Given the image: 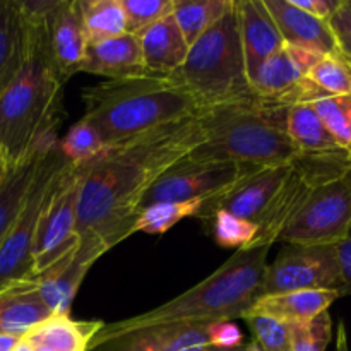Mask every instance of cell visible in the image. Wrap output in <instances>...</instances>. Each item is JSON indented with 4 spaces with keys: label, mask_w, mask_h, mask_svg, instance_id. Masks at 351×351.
I'll use <instances>...</instances> for the list:
<instances>
[{
    "label": "cell",
    "mask_w": 351,
    "mask_h": 351,
    "mask_svg": "<svg viewBox=\"0 0 351 351\" xmlns=\"http://www.w3.org/2000/svg\"><path fill=\"white\" fill-rule=\"evenodd\" d=\"M350 167L319 182L278 242L287 245H338L351 230Z\"/></svg>",
    "instance_id": "cell-8"
},
{
    "label": "cell",
    "mask_w": 351,
    "mask_h": 351,
    "mask_svg": "<svg viewBox=\"0 0 351 351\" xmlns=\"http://www.w3.org/2000/svg\"><path fill=\"white\" fill-rule=\"evenodd\" d=\"M237 0L232 9L191 48L173 77L204 110L256 99L240 41Z\"/></svg>",
    "instance_id": "cell-6"
},
{
    "label": "cell",
    "mask_w": 351,
    "mask_h": 351,
    "mask_svg": "<svg viewBox=\"0 0 351 351\" xmlns=\"http://www.w3.org/2000/svg\"><path fill=\"white\" fill-rule=\"evenodd\" d=\"M7 170H9V168L7 167H0V187H2V184H3V180H5V175H7Z\"/></svg>",
    "instance_id": "cell-45"
},
{
    "label": "cell",
    "mask_w": 351,
    "mask_h": 351,
    "mask_svg": "<svg viewBox=\"0 0 351 351\" xmlns=\"http://www.w3.org/2000/svg\"><path fill=\"white\" fill-rule=\"evenodd\" d=\"M336 38H338V43H339V51L343 53V57L346 58V60L351 64V38H346V36H339V34H336Z\"/></svg>",
    "instance_id": "cell-40"
},
{
    "label": "cell",
    "mask_w": 351,
    "mask_h": 351,
    "mask_svg": "<svg viewBox=\"0 0 351 351\" xmlns=\"http://www.w3.org/2000/svg\"><path fill=\"white\" fill-rule=\"evenodd\" d=\"M287 132L297 149L298 158H308V160L350 158L346 151L336 143L311 103H302L288 108Z\"/></svg>",
    "instance_id": "cell-19"
},
{
    "label": "cell",
    "mask_w": 351,
    "mask_h": 351,
    "mask_svg": "<svg viewBox=\"0 0 351 351\" xmlns=\"http://www.w3.org/2000/svg\"><path fill=\"white\" fill-rule=\"evenodd\" d=\"M209 346L215 348H235L243 343V335L233 322H213L208 328Z\"/></svg>",
    "instance_id": "cell-36"
},
{
    "label": "cell",
    "mask_w": 351,
    "mask_h": 351,
    "mask_svg": "<svg viewBox=\"0 0 351 351\" xmlns=\"http://www.w3.org/2000/svg\"><path fill=\"white\" fill-rule=\"evenodd\" d=\"M141 51L149 74L171 75L182 67L189 53V45L178 29L173 14L154 23L139 34Z\"/></svg>",
    "instance_id": "cell-20"
},
{
    "label": "cell",
    "mask_w": 351,
    "mask_h": 351,
    "mask_svg": "<svg viewBox=\"0 0 351 351\" xmlns=\"http://www.w3.org/2000/svg\"><path fill=\"white\" fill-rule=\"evenodd\" d=\"M291 351H326L332 338V321L329 311L304 322L288 324Z\"/></svg>",
    "instance_id": "cell-34"
},
{
    "label": "cell",
    "mask_w": 351,
    "mask_h": 351,
    "mask_svg": "<svg viewBox=\"0 0 351 351\" xmlns=\"http://www.w3.org/2000/svg\"><path fill=\"white\" fill-rule=\"evenodd\" d=\"M89 43L125 34V14L120 0H79Z\"/></svg>",
    "instance_id": "cell-27"
},
{
    "label": "cell",
    "mask_w": 351,
    "mask_h": 351,
    "mask_svg": "<svg viewBox=\"0 0 351 351\" xmlns=\"http://www.w3.org/2000/svg\"><path fill=\"white\" fill-rule=\"evenodd\" d=\"M243 321L249 326L254 345L259 351H291L290 329L287 322L257 312H247Z\"/></svg>",
    "instance_id": "cell-33"
},
{
    "label": "cell",
    "mask_w": 351,
    "mask_h": 351,
    "mask_svg": "<svg viewBox=\"0 0 351 351\" xmlns=\"http://www.w3.org/2000/svg\"><path fill=\"white\" fill-rule=\"evenodd\" d=\"M60 153L74 167H84L106 149L98 130L81 119L69 129L64 139L58 143Z\"/></svg>",
    "instance_id": "cell-31"
},
{
    "label": "cell",
    "mask_w": 351,
    "mask_h": 351,
    "mask_svg": "<svg viewBox=\"0 0 351 351\" xmlns=\"http://www.w3.org/2000/svg\"><path fill=\"white\" fill-rule=\"evenodd\" d=\"M307 79L324 96L350 95L351 64L341 51L322 55L307 72Z\"/></svg>",
    "instance_id": "cell-29"
},
{
    "label": "cell",
    "mask_w": 351,
    "mask_h": 351,
    "mask_svg": "<svg viewBox=\"0 0 351 351\" xmlns=\"http://www.w3.org/2000/svg\"><path fill=\"white\" fill-rule=\"evenodd\" d=\"M247 171L250 170L233 163L184 158L158 178L156 184L147 191L141 209L156 202L209 201L232 187Z\"/></svg>",
    "instance_id": "cell-11"
},
{
    "label": "cell",
    "mask_w": 351,
    "mask_h": 351,
    "mask_svg": "<svg viewBox=\"0 0 351 351\" xmlns=\"http://www.w3.org/2000/svg\"><path fill=\"white\" fill-rule=\"evenodd\" d=\"M81 168L65 161L55 175L40 213L33 249V278L79 243L77 201Z\"/></svg>",
    "instance_id": "cell-9"
},
{
    "label": "cell",
    "mask_w": 351,
    "mask_h": 351,
    "mask_svg": "<svg viewBox=\"0 0 351 351\" xmlns=\"http://www.w3.org/2000/svg\"><path fill=\"white\" fill-rule=\"evenodd\" d=\"M287 112L259 99L206 110L201 115L202 143L187 158L247 170L293 163L298 153L287 132Z\"/></svg>",
    "instance_id": "cell-5"
},
{
    "label": "cell",
    "mask_w": 351,
    "mask_h": 351,
    "mask_svg": "<svg viewBox=\"0 0 351 351\" xmlns=\"http://www.w3.org/2000/svg\"><path fill=\"white\" fill-rule=\"evenodd\" d=\"M55 143H57V136L47 137L34 147L33 153L23 163L7 170L5 180L0 187V243L3 242L5 235L16 223L29 194L41 160Z\"/></svg>",
    "instance_id": "cell-21"
},
{
    "label": "cell",
    "mask_w": 351,
    "mask_h": 351,
    "mask_svg": "<svg viewBox=\"0 0 351 351\" xmlns=\"http://www.w3.org/2000/svg\"><path fill=\"white\" fill-rule=\"evenodd\" d=\"M331 27L339 36L351 38V0H343L341 7L332 17Z\"/></svg>",
    "instance_id": "cell-39"
},
{
    "label": "cell",
    "mask_w": 351,
    "mask_h": 351,
    "mask_svg": "<svg viewBox=\"0 0 351 351\" xmlns=\"http://www.w3.org/2000/svg\"><path fill=\"white\" fill-rule=\"evenodd\" d=\"M65 161L57 141L41 160L26 202L0 243V297L33 281V249L38 219L51 182Z\"/></svg>",
    "instance_id": "cell-7"
},
{
    "label": "cell",
    "mask_w": 351,
    "mask_h": 351,
    "mask_svg": "<svg viewBox=\"0 0 351 351\" xmlns=\"http://www.w3.org/2000/svg\"><path fill=\"white\" fill-rule=\"evenodd\" d=\"M50 17L29 19L24 16L26 58L16 79L0 96V144L7 168L23 163L43 139L57 136L64 113V89L69 79L51 53Z\"/></svg>",
    "instance_id": "cell-2"
},
{
    "label": "cell",
    "mask_w": 351,
    "mask_h": 351,
    "mask_svg": "<svg viewBox=\"0 0 351 351\" xmlns=\"http://www.w3.org/2000/svg\"><path fill=\"white\" fill-rule=\"evenodd\" d=\"M338 351H350L348 338H346V329L343 322H339V329H338Z\"/></svg>",
    "instance_id": "cell-42"
},
{
    "label": "cell",
    "mask_w": 351,
    "mask_h": 351,
    "mask_svg": "<svg viewBox=\"0 0 351 351\" xmlns=\"http://www.w3.org/2000/svg\"><path fill=\"white\" fill-rule=\"evenodd\" d=\"M235 5L250 81L254 72L285 47V41L264 0H237Z\"/></svg>",
    "instance_id": "cell-15"
},
{
    "label": "cell",
    "mask_w": 351,
    "mask_h": 351,
    "mask_svg": "<svg viewBox=\"0 0 351 351\" xmlns=\"http://www.w3.org/2000/svg\"><path fill=\"white\" fill-rule=\"evenodd\" d=\"M202 223L213 233L215 242L225 249H245L256 242L257 233H259L256 223L239 218L228 211L213 213Z\"/></svg>",
    "instance_id": "cell-30"
},
{
    "label": "cell",
    "mask_w": 351,
    "mask_h": 351,
    "mask_svg": "<svg viewBox=\"0 0 351 351\" xmlns=\"http://www.w3.org/2000/svg\"><path fill=\"white\" fill-rule=\"evenodd\" d=\"M50 315L31 281L0 297V336L24 338Z\"/></svg>",
    "instance_id": "cell-25"
},
{
    "label": "cell",
    "mask_w": 351,
    "mask_h": 351,
    "mask_svg": "<svg viewBox=\"0 0 351 351\" xmlns=\"http://www.w3.org/2000/svg\"><path fill=\"white\" fill-rule=\"evenodd\" d=\"M7 167V163H5V156H3V149H2V144H0V167Z\"/></svg>",
    "instance_id": "cell-46"
},
{
    "label": "cell",
    "mask_w": 351,
    "mask_h": 351,
    "mask_svg": "<svg viewBox=\"0 0 351 351\" xmlns=\"http://www.w3.org/2000/svg\"><path fill=\"white\" fill-rule=\"evenodd\" d=\"M202 143L201 115L106 147L81 168L77 235L103 252L134 233L147 191Z\"/></svg>",
    "instance_id": "cell-1"
},
{
    "label": "cell",
    "mask_w": 351,
    "mask_h": 351,
    "mask_svg": "<svg viewBox=\"0 0 351 351\" xmlns=\"http://www.w3.org/2000/svg\"><path fill=\"white\" fill-rule=\"evenodd\" d=\"M273 16L285 45L304 48L315 53H338L339 43L331 23L317 19L295 7L290 0H264Z\"/></svg>",
    "instance_id": "cell-16"
},
{
    "label": "cell",
    "mask_w": 351,
    "mask_h": 351,
    "mask_svg": "<svg viewBox=\"0 0 351 351\" xmlns=\"http://www.w3.org/2000/svg\"><path fill=\"white\" fill-rule=\"evenodd\" d=\"M33 351H50V350L43 348V346H33Z\"/></svg>",
    "instance_id": "cell-47"
},
{
    "label": "cell",
    "mask_w": 351,
    "mask_h": 351,
    "mask_svg": "<svg viewBox=\"0 0 351 351\" xmlns=\"http://www.w3.org/2000/svg\"><path fill=\"white\" fill-rule=\"evenodd\" d=\"M50 47L58 69L67 79L79 72L89 47L79 0H58L48 21Z\"/></svg>",
    "instance_id": "cell-17"
},
{
    "label": "cell",
    "mask_w": 351,
    "mask_h": 351,
    "mask_svg": "<svg viewBox=\"0 0 351 351\" xmlns=\"http://www.w3.org/2000/svg\"><path fill=\"white\" fill-rule=\"evenodd\" d=\"M27 50V24L19 0H0V96L21 71Z\"/></svg>",
    "instance_id": "cell-23"
},
{
    "label": "cell",
    "mask_w": 351,
    "mask_h": 351,
    "mask_svg": "<svg viewBox=\"0 0 351 351\" xmlns=\"http://www.w3.org/2000/svg\"><path fill=\"white\" fill-rule=\"evenodd\" d=\"M341 293L335 290H304L281 295H263L249 312L269 315L281 322H304L329 311Z\"/></svg>",
    "instance_id": "cell-22"
},
{
    "label": "cell",
    "mask_w": 351,
    "mask_h": 351,
    "mask_svg": "<svg viewBox=\"0 0 351 351\" xmlns=\"http://www.w3.org/2000/svg\"><path fill=\"white\" fill-rule=\"evenodd\" d=\"M290 168L291 163L247 171L223 194L202 202L195 218L204 221L213 213L228 211L239 218L259 225L273 204Z\"/></svg>",
    "instance_id": "cell-12"
},
{
    "label": "cell",
    "mask_w": 351,
    "mask_h": 351,
    "mask_svg": "<svg viewBox=\"0 0 351 351\" xmlns=\"http://www.w3.org/2000/svg\"><path fill=\"white\" fill-rule=\"evenodd\" d=\"M175 0H120L125 14V31L139 36L143 31L173 12Z\"/></svg>",
    "instance_id": "cell-35"
},
{
    "label": "cell",
    "mask_w": 351,
    "mask_h": 351,
    "mask_svg": "<svg viewBox=\"0 0 351 351\" xmlns=\"http://www.w3.org/2000/svg\"><path fill=\"white\" fill-rule=\"evenodd\" d=\"M103 324L101 321H74L71 315H50L24 338L33 346L50 351H88Z\"/></svg>",
    "instance_id": "cell-24"
},
{
    "label": "cell",
    "mask_w": 351,
    "mask_h": 351,
    "mask_svg": "<svg viewBox=\"0 0 351 351\" xmlns=\"http://www.w3.org/2000/svg\"><path fill=\"white\" fill-rule=\"evenodd\" d=\"M206 351H259V350H257V346L254 345V341H249V343L243 341L242 345L235 346V348H215V346H209Z\"/></svg>",
    "instance_id": "cell-41"
},
{
    "label": "cell",
    "mask_w": 351,
    "mask_h": 351,
    "mask_svg": "<svg viewBox=\"0 0 351 351\" xmlns=\"http://www.w3.org/2000/svg\"><path fill=\"white\" fill-rule=\"evenodd\" d=\"M202 201L187 202H156L146 206L139 211L134 225V233H147V235H163L173 228L177 223L189 216L197 215Z\"/></svg>",
    "instance_id": "cell-28"
},
{
    "label": "cell",
    "mask_w": 351,
    "mask_h": 351,
    "mask_svg": "<svg viewBox=\"0 0 351 351\" xmlns=\"http://www.w3.org/2000/svg\"><path fill=\"white\" fill-rule=\"evenodd\" d=\"M312 106L351 160V93L317 99Z\"/></svg>",
    "instance_id": "cell-32"
},
{
    "label": "cell",
    "mask_w": 351,
    "mask_h": 351,
    "mask_svg": "<svg viewBox=\"0 0 351 351\" xmlns=\"http://www.w3.org/2000/svg\"><path fill=\"white\" fill-rule=\"evenodd\" d=\"M269 250L271 245L264 243L235 250L221 267L178 297L144 314L105 324L103 329L125 331L158 324H213L243 319L263 297Z\"/></svg>",
    "instance_id": "cell-4"
},
{
    "label": "cell",
    "mask_w": 351,
    "mask_h": 351,
    "mask_svg": "<svg viewBox=\"0 0 351 351\" xmlns=\"http://www.w3.org/2000/svg\"><path fill=\"white\" fill-rule=\"evenodd\" d=\"M235 0H175L173 19L189 47L211 29Z\"/></svg>",
    "instance_id": "cell-26"
},
{
    "label": "cell",
    "mask_w": 351,
    "mask_h": 351,
    "mask_svg": "<svg viewBox=\"0 0 351 351\" xmlns=\"http://www.w3.org/2000/svg\"><path fill=\"white\" fill-rule=\"evenodd\" d=\"M79 72L103 75L106 79H125L149 74L143 60L139 36L125 33L122 36L89 43Z\"/></svg>",
    "instance_id": "cell-18"
},
{
    "label": "cell",
    "mask_w": 351,
    "mask_h": 351,
    "mask_svg": "<svg viewBox=\"0 0 351 351\" xmlns=\"http://www.w3.org/2000/svg\"><path fill=\"white\" fill-rule=\"evenodd\" d=\"M99 247L79 243L60 261L33 278L34 288L51 315L71 314L72 302L93 264L103 256Z\"/></svg>",
    "instance_id": "cell-14"
},
{
    "label": "cell",
    "mask_w": 351,
    "mask_h": 351,
    "mask_svg": "<svg viewBox=\"0 0 351 351\" xmlns=\"http://www.w3.org/2000/svg\"><path fill=\"white\" fill-rule=\"evenodd\" d=\"M105 326V324H103ZM209 324H158L106 331L99 329L88 351H206Z\"/></svg>",
    "instance_id": "cell-13"
},
{
    "label": "cell",
    "mask_w": 351,
    "mask_h": 351,
    "mask_svg": "<svg viewBox=\"0 0 351 351\" xmlns=\"http://www.w3.org/2000/svg\"><path fill=\"white\" fill-rule=\"evenodd\" d=\"M348 175H350V178H351V165H350V170H348Z\"/></svg>",
    "instance_id": "cell-48"
},
{
    "label": "cell",
    "mask_w": 351,
    "mask_h": 351,
    "mask_svg": "<svg viewBox=\"0 0 351 351\" xmlns=\"http://www.w3.org/2000/svg\"><path fill=\"white\" fill-rule=\"evenodd\" d=\"M304 290L341 293L343 278L336 245H287L273 263H267L263 295Z\"/></svg>",
    "instance_id": "cell-10"
},
{
    "label": "cell",
    "mask_w": 351,
    "mask_h": 351,
    "mask_svg": "<svg viewBox=\"0 0 351 351\" xmlns=\"http://www.w3.org/2000/svg\"><path fill=\"white\" fill-rule=\"evenodd\" d=\"M336 252H338L339 269H341L343 278L341 293L345 297V295H351V230L346 239L336 245Z\"/></svg>",
    "instance_id": "cell-38"
},
{
    "label": "cell",
    "mask_w": 351,
    "mask_h": 351,
    "mask_svg": "<svg viewBox=\"0 0 351 351\" xmlns=\"http://www.w3.org/2000/svg\"><path fill=\"white\" fill-rule=\"evenodd\" d=\"M82 119L98 130L106 147L120 146L158 129L206 112L173 75L144 74L106 79L82 91Z\"/></svg>",
    "instance_id": "cell-3"
},
{
    "label": "cell",
    "mask_w": 351,
    "mask_h": 351,
    "mask_svg": "<svg viewBox=\"0 0 351 351\" xmlns=\"http://www.w3.org/2000/svg\"><path fill=\"white\" fill-rule=\"evenodd\" d=\"M12 351H33V345H31V341L27 338H21L19 341L16 343Z\"/></svg>",
    "instance_id": "cell-44"
},
{
    "label": "cell",
    "mask_w": 351,
    "mask_h": 351,
    "mask_svg": "<svg viewBox=\"0 0 351 351\" xmlns=\"http://www.w3.org/2000/svg\"><path fill=\"white\" fill-rule=\"evenodd\" d=\"M19 341L17 338H10V336H0V351H12L16 343Z\"/></svg>",
    "instance_id": "cell-43"
},
{
    "label": "cell",
    "mask_w": 351,
    "mask_h": 351,
    "mask_svg": "<svg viewBox=\"0 0 351 351\" xmlns=\"http://www.w3.org/2000/svg\"><path fill=\"white\" fill-rule=\"evenodd\" d=\"M290 2L311 16L326 21V23H331L332 17L341 7L343 0H290Z\"/></svg>",
    "instance_id": "cell-37"
}]
</instances>
